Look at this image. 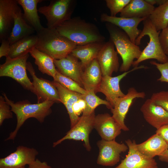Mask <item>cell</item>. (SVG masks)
Returning a JSON list of instances; mask_svg holds the SVG:
<instances>
[{
	"instance_id": "obj_1",
	"label": "cell",
	"mask_w": 168,
	"mask_h": 168,
	"mask_svg": "<svg viewBox=\"0 0 168 168\" xmlns=\"http://www.w3.org/2000/svg\"><path fill=\"white\" fill-rule=\"evenodd\" d=\"M56 29L60 34L77 45L105 41V37L96 25L79 17L71 18Z\"/></svg>"
},
{
	"instance_id": "obj_2",
	"label": "cell",
	"mask_w": 168,
	"mask_h": 168,
	"mask_svg": "<svg viewBox=\"0 0 168 168\" xmlns=\"http://www.w3.org/2000/svg\"><path fill=\"white\" fill-rule=\"evenodd\" d=\"M6 101L9 105L11 110L16 116L17 124L15 130L11 132L5 141L14 140L20 128L28 119L34 118L40 123H43L45 118L52 113L51 107L55 103L51 101L31 104L27 100L15 103L3 94Z\"/></svg>"
},
{
	"instance_id": "obj_3",
	"label": "cell",
	"mask_w": 168,
	"mask_h": 168,
	"mask_svg": "<svg viewBox=\"0 0 168 168\" xmlns=\"http://www.w3.org/2000/svg\"><path fill=\"white\" fill-rule=\"evenodd\" d=\"M36 33L38 40L35 48L54 59L66 57L77 45L56 29L44 27Z\"/></svg>"
},
{
	"instance_id": "obj_4",
	"label": "cell",
	"mask_w": 168,
	"mask_h": 168,
	"mask_svg": "<svg viewBox=\"0 0 168 168\" xmlns=\"http://www.w3.org/2000/svg\"><path fill=\"white\" fill-rule=\"evenodd\" d=\"M105 26L110 35V39L113 43L117 52L122 60L119 68L120 71L125 72L129 71L134 59L139 58L142 51L138 46L131 41L128 35L121 29L109 23H106Z\"/></svg>"
},
{
	"instance_id": "obj_5",
	"label": "cell",
	"mask_w": 168,
	"mask_h": 168,
	"mask_svg": "<svg viewBox=\"0 0 168 168\" xmlns=\"http://www.w3.org/2000/svg\"><path fill=\"white\" fill-rule=\"evenodd\" d=\"M142 21L143 29L136 39L135 44L138 46L140 45L141 39L145 35L149 37V41L139 58L134 61L132 66L137 67L141 62L149 59H155L161 63L167 62L168 57L163 51L159 38L161 31L156 30L149 18Z\"/></svg>"
},
{
	"instance_id": "obj_6",
	"label": "cell",
	"mask_w": 168,
	"mask_h": 168,
	"mask_svg": "<svg viewBox=\"0 0 168 168\" xmlns=\"http://www.w3.org/2000/svg\"><path fill=\"white\" fill-rule=\"evenodd\" d=\"M76 5L74 0H52L48 5L40 7L38 12L46 18L47 27L56 29L71 18Z\"/></svg>"
},
{
	"instance_id": "obj_7",
	"label": "cell",
	"mask_w": 168,
	"mask_h": 168,
	"mask_svg": "<svg viewBox=\"0 0 168 168\" xmlns=\"http://www.w3.org/2000/svg\"><path fill=\"white\" fill-rule=\"evenodd\" d=\"M29 54L14 58L9 56L6 57L5 62L0 66V76L10 77L24 89L33 93V84L28 77L26 71Z\"/></svg>"
},
{
	"instance_id": "obj_8",
	"label": "cell",
	"mask_w": 168,
	"mask_h": 168,
	"mask_svg": "<svg viewBox=\"0 0 168 168\" xmlns=\"http://www.w3.org/2000/svg\"><path fill=\"white\" fill-rule=\"evenodd\" d=\"M95 116V112L88 115L82 114L76 124L71 128L65 136L53 143V147H55L66 140H82L84 142L86 150L90 151L89 136L94 128Z\"/></svg>"
},
{
	"instance_id": "obj_9",
	"label": "cell",
	"mask_w": 168,
	"mask_h": 168,
	"mask_svg": "<svg viewBox=\"0 0 168 168\" xmlns=\"http://www.w3.org/2000/svg\"><path fill=\"white\" fill-rule=\"evenodd\" d=\"M26 69L31 76L34 91L33 93L37 96L38 103L47 101L60 103L58 91L53 81L51 82L42 78H39L35 74L31 63L27 62Z\"/></svg>"
},
{
	"instance_id": "obj_10",
	"label": "cell",
	"mask_w": 168,
	"mask_h": 168,
	"mask_svg": "<svg viewBox=\"0 0 168 168\" xmlns=\"http://www.w3.org/2000/svg\"><path fill=\"white\" fill-rule=\"evenodd\" d=\"M99 150L97 160L98 164L105 166H113L120 161V155L128 149L124 144L119 143L115 139L108 141L101 139L97 142Z\"/></svg>"
},
{
	"instance_id": "obj_11",
	"label": "cell",
	"mask_w": 168,
	"mask_h": 168,
	"mask_svg": "<svg viewBox=\"0 0 168 168\" xmlns=\"http://www.w3.org/2000/svg\"><path fill=\"white\" fill-rule=\"evenodd\" d=\"M147 68V67L141 65L134 67L132 69L116 76H102L96 93L100 92L104 94L106 100L110 103L112 108L116 100L125 95L120 87L119 83L121 80L131 72L139 69Z\"/></svg>"
},
{
	"instance_id": "obj_12",
	"label": "cell",
	"mask_w": 168,
	"mask_h": 168,
	"mask_svg": "<svg viewBox=\"0 0 168 168\" xmlns=\"http://www.w3.org/2000/svg\"><path fill=\"white\" fill-rule=\"evenodd\" d=\"M146 94L144 92H138L133 87L129 88L127 93L117 98L113 107L110 109L112 117L119 124L122 130L128 131L129 129L124 123V119L133 100L137 98H144Z\"/></svg>"
},
{
	"instance_id": "obj_13",
	"label": "cell",
	"mask_w": 168,
	"mask_h": 168,
	"mask_svg": "<svg viewBox=\"0 0 168 168\" xmlns=\"http://www.w3.org/2000/svg\"><path fill=\"white\" fill-rule=\"evenodd\" d=\"M125 142L128 147V154L114 168H158L157 164L154 158L145 156L138 151L135 140L128 139Z\"/></svg>"
},
{
	"instance_id": "obj_14",
	"label": "cell",
	"mask_w": 168,
	"mask_h": 168,
	"mask_svg": "<svg viewBox=\"0 0 168 168\" xmlns=\"http://www.w3.org/2000/svg\"><path fill=\"white\" fill-rule=\"evenodd\" d=\"M38 153L34 148L19 146L15 151L0 159V168H20L29 165L35 160Z\"/></svg>"
},
{
	"instance_id": "obj_15",
	"label": "cell",
	"mask_w": 168,
	"mask_h": 168,
	"mask_svg": "<svg viewBox=\"0 0 168 168\" xmlns=\"http://www.w3.org/2000/svg\"><path fill=\"white\" fill-rule=\"evenodd\" d=\"M118 54L110 39L105 42L97 58L103 76H112L113 72L118 71L119 66Z\"/></svg>"
},
{
	"instance_id": "obj_16",
	"label": "cell",
	"mask_w": 168,
	"mask_h": 168,
	"mask_svg": "<svg viewBox=\"0 0 168 168\" xmlns=\"http://www.w3.org/2000/svg\"><path fill=\"white\" fill-rule=\"evenodd\" d=\"M146 19L112 16L105 13L101 14L100 16V19L102 22L111 23L121 29L134 44H135L136 39L142 31L138 29V26L141 21Z\"/></svg>"
},
{
	"instance_id": "obj_17",
	"label": "cell",
	"mask_w": 168,
	"mask_h": 168,
	"mask_svg": "<svg viewBox=\"0 0 168 168\" xmlns=\"http://www.w3.org/2000/svg\"><path fill=\"white\" fill-rule=\"evenodd\" d=\"M18 6L17 0H0V41L8 39L14 22V14Z\"/></svg>"
},
{
	"instance_id": "obj_18",
	"label": "cell",
	"mask_w": 168,
	"mask_h": 168,
	"mask_svg": "<svg viewBox=\"0 0 168 168\" xmlns=\"http://www.w3.org/2000/svg\"><path fill=\"white\" fill-rule=\"evenodd\" d=\"M94 128L102 139L108 141L115 139L120 134L122 130L112 116L108 113L98 114L95 116Z\"/></svg>"
},
{
	"instance_id": "obj_19",
	"label": "cell",
	"mask_w": 168,
	"mask_h": 168,
	"mask_svg": "<svg viewBox=\"0 0 168 168\" xmlns=\"http://www.w3.org/2000/svg\"><path fill=\"white\" fill-rule=\"evenodd\" d=\"M140 110L146 121L156 129L168 124V112L156 104L150 98L145 100Z\"/></svg>"
},
{
	"instance_id": "obj_20",
	"label": "cell",
	"mask_w": 168,
	"mask_h": 168,
	"mask_svg": "<svg viewBox=\"0 0 168 168\" xmlns=\"http://www.w3.org/2000/svg\"><path fill=\"white\" fill-rule=\"evenodd\" d=\"M54 62L57 69L60 73L72 79L83 87L81 77L84 69L78 58L71 53L63 58L54 59Z\"/></svg>"
},
{
	"instance_id": "obj_21",
	"label": "cell",
	"mask_w": 168,
	"mask_h": 168,
	"mask_svg": "<svg viewBox=\"0 0 168 168\" xmlns=\"http://www.w3.org/2000/svg\"><path fill=\"white\" fill-rule=\"evenodd\" d=\"M59 95L61 102L65 107L69 115L71 128L74 126L80 117L74 113L73 109L77 103L82 100V94L70 91L53 81Z\"/></svg>"
},
{
	"instance_id": "obj_22",
	"label": "cell",
	"mask_w": 168,
	"mask_h": 168,
	"mask_svg": "<svg viewBox=\"0 0 168 168\" xmlns=\"http://www.w3.org/2000/svg\"><path fill=\"white\" fill-rule=\"evenodd\" d=\"M102 76L97 58L91 61L84 68L82 76L83 88L86 91H93L96 93Z\"/></svg>"
},
{
	"instance_id": "obj_23",
	"label": "cell",
	"mask_w": 168,
	"mask_h": 168,
	"mask_svg": "<svg viewBox=\"0 0 168 168\" xmlns=\"http://www.w3.org/2000/svg\"><path fill=\"white\" fill-rule=\"evenodd\" d=\"M35 32L34 28L25 19L18 6L15 12L13 27L8 39L10 45L21 39L34 35Z\"/></svg>"
},
{
	"instance_id": "obj_24",
	"label": "cell",
	"mask_w": 168,
	"mask_h": 168,
	"mask_svg": "<svg viewBox=\"0 0 168 168\" xmlns=\"http://www.w3.org/2000/svg\"><path fill=\"white\" fill-rule=\"evenodd\" d=\"M105 41L96 42L83 45H77L71 54L79 59L84 69L91 61L97 58Z\"/></svg>"
},
{
	"instance_id": "obj_25",
	"label": "cell",
	"mask_w": 168,
	"mask_h": 168,
	"mask_svg": "<svg viewBox=\"0 0 168 168\" xmlns=\"http://www.w3.org/2000/svg\"><path fill=\"white\" fill-rule=\"evenodd\" d=\"M138 151L143 155L154 158L159 156L168 149V145L163 139L156 133L142 143L136 144Z\"/></svg>"
},
{
	"instance_id": "obj_26",
	"label": "cell",
	"mask_w": 168,
	"mask_h": 168,
	"mask_svg": "<svg viewBox=\"0 0 168 168\" xmlns=\"http://www.w3.org/2000/svg\"><path fill=\"white\" fill-rule=\"evenodd\" d=\"M155 8L145 0H131L120 12V16L127 18H148Z\"/></svg>"
},
{
	"instance_id": "obj_27",
	"label": "cell",
	"mask_w": 168,
	"mask_h": 168,
	"mask_svg": "<svg viewBox=\"0 0 168 168\" xmlns=\"http://www.w3.org/2000/svg\"><path fill=\"white\" fill-rule=\"evenodd\" d=\"M17 1L18 4L23 8L25 19L34 28L36 33L42 30L44 27L40 22V17L38 13L37 5L43 0H17Z\"/></svg>"
},
{
	"instance_id": "obj_28",
	"label": "cell",
	"mask_w": 168,
	"mask_h": 168,
	"mask_svg": "<svg viewBox=\"0 0 168 168\" xmlns=\"http://www.w3.org/2000/svg\"><path fill=\"white\" fill-rule=\"evenodd\" d=\"M29 54L35 59V64L42 73L46 74L53 78L55 77L57 69L54 63V59L52 58L39 50L35 47L31 49Z\"/></svg>"
},
{
	"instance_id": "obj_29",
	"label": "cell",
	"mask_w": 168,
	"mask_h": 168,
	"mask_svg": "<svg viewBox=\"0 0 168 168\" xmlns=\"http://www.w3.org/2000/svg\"><path fill=\"white\" fill-rule=\"evenodd\" d=\"M36 35H32L21 39L10 45L8 56L16 58L26 54L35 47L37 42Z\"/></svg>"
},
{
	"instance_id": "obj_30",
	"label": "cell",
	"mask_w": 168,
	"mask_h": 168,
	"mask_svg": "<svg viewBox=\"0 0 168 168\" xmlns=\"http://www.w3.org/2000/svg\"><path fill=\"white\" fill-rule=\"evenodd\" d=\"M157 31L168 26V0L155 8L148 17Z\"/></svg>"
},
{
	"instance_id": "obj_31",
	"label": "cell",
	"mask_w": 168,
	"mask_h": 168,
	"mask_svg": "<svg viewBox=\"0 0 168 168\" xmlns=\"http://www.w3.org/2000/svg\"><path fill=\"white\" fill-rule=\"evenodd\" d=\"M82 99L85 102L86 105L82 114L88 115L92 114L95 112V109L101 105H105L109 109L112 108L108 101L100 98L93 91H86L85 94L82 95Z\"/></svg>"
},
{
	"instance_id": "obj_32",
	"label": "cell",
	"mask_w": 168,
	"mask_h": 168,
	"mask_svg": "<svg viewBox=\"0 0 168 168\" xmlns=\"http://www.w3.org/2000/svg\"><path fill=\"white\" fill-rule=\"evenodd\" d=\"M54 81L59 83L66 89L84 95L86 91L81 87L77 83L72 79L66 77L60 73L57 69V72Z\"/></svg>"
},
{
	"instance_id": "obj_33",
	"label": "cell",
	"mask_w": 168,
	"mask_h": 168,
	"mask_svg": "<svg viewBox=\"0 0 168 168\" xmlns=\"http://www.w3.org/2000/svg\"><path fill=\"white\" fill-rule=\"evenodd\" d=\"M131 0H106V5L110 12V16H116L130 2Z\"/></svg>"
},
{
	"instance_id": "obj_34",
	"label": "cell",
	"mask_w": 168,
	"mask_h": 168,
	"mask_svg": "<svg viewBox=\"0 0 168 168\" xmlns=\"http://www.w3.org/2000/svg\"><path fill=\"white\" fill-rule=\"evenodd\" d=\"M150 99L156 104L168 112V91H162L153 93Z\"/></svg>"
},
{
	"instance_id": "obj_35",
	"label": "cell",
	"mask_w": 168,
	"mask_h": 168,
	"mask_svg": "<svg viewBox=\"0 0 168 168\" xmlns=\"http://www.w3.org/2000/svg\"><path fill=\"white\" fill-rule=\"evenodd\" d=\"M10 106L6 101L4 96H0V125H2L6 119L13 117Z\"/></svg>"
},
{
	"instance_id": "obj_36",
	"label": "cell",
	"mask_w": 168,
	"mask_h": 168,
	"mask_svg": "<svg viewBox=\"0 0 168 168\" xmlns=\"http://www.w3.org/2000/svg\"><path fill=\"white\" fill-rule=\"evenodd\" d=\"M150 63L155 66L161 73V76L157 81L168 83V61L163 63L154 61H151Z\"/></svg>"
},
{
	"instance_id": "obj_37",
	"label": "cell",
	"mask_w": 168,
	"mask_h": 168,
	"mask_svg": "<svg viewBox=\"0 0 168 168\" xmlns=\"http://www.w3.org/2000/svg\"><path fill=\"white\" fill-rule=\"evenodd\" d=\"M159 38L163 51L168 57V26L161 31Z\"/></svg>"
},
{
	"instance_id": "obj_38",
	"label": "cell",
	"mask_w": 168,
	"mask_h": 168,
	"mask_svg": "<svg viewBox=\"0 0 168 168\" xmlns=\"http://www.w3.org/2000/svg\"><path fill=\"white\" fill-rule=\"evenodd\" d=\"M0 47V58L8 56L10 50V44L8 39L2 40Z\"/></svg>"
},
{
	"instance_id": "obj_39",
	"label": "cell",
	"mask_w": 168,
	"mask_h": 168,
	"mask_svg": "<svg viewBox=\"0 0 168 168\" xmlns=\"http://www.w3.org/2000/svg\"><path fill=\"white\" fill-rule=\"evenodd\" d=\"M156 133L160 136L168 145V124L157 129Z\"/></svg>"
},
{
	"instance_id": "obj_40",
	"label": "cell",
	"mask_w": 168,
	"mask_h": 168,
	"mask_svg": "<svg viewBox=\"0 0 168 168\" xmlns=\"http://www.w3.org/2000/svg\"><path fill=\"white\" fill-rule=\"evenodd\" d=\"M29 165L28 168H52L46 162H41L37 159Z\"/></svg>"
},
{
	"instance_id": "obj_41",
	"label": "cell",
	"mask_w": 168,
	"mask_h": 168,
	"mask_svg": "<svg viewBox=\"0 0 168 168\" xmlns=\"http://www.w3.org/2000/svg\"><path fill=\"white\" fill-rule=\"evenodd\" d=\"M159 159L162 161L168 163V149L158 156Z\"/></svg>"
},
{
	"instance_id": "obj_42",
	"label": "cell",
	"mask_w": 168,
	"mask_h": 168,
	"mask_svg": "<svg viewBox=\"0 0 168 168\" xmlns=\"http://www.w3.org/2000/svg\"><path fill=\"white\" fill-rule=\"evenodd\" d=\"M166 0H145L148 3L151 5L154 6V5L157 4L160 5L163 3Z\"/></svg>"
},
{
	"instance_id": "obj_43",
	"label": "cell",
	"mask_w": 168,
	"mask_h": 168,
	"mask_svg": "<svg viewBox=\"0 0 168 168\" xmlns=\"http://www.w3.org/2000/svg\"><path fill=\"white\" fill-rule=\"evenodd\" d=\"M20 168H25V166L22 167H20Z\"/></svg>"
}]
</instances>
